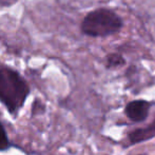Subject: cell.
<instances>
[{"label":"cell","instance_id":"1","mask_svg":"<svg viewBox=\"0 0 155 155\" xmlns=\"http://www.w3.org/2000/svg\"><path fill=\"white\" fill-rule=\"evenodd\" d=\"M30 93L25 80L16 71L6 67H0V101L10 113L21 108Z\"/></svg>","mask_w":155,"mask_h":155},{"label":"cell","instance_id":"2","mask_svg":"<svg viewBox=\"0 0 155 155\" xmlns=\"http://www.w3.org/2000/svg\"><path fill=\"white\" fill-rule=\"evenodd\" d=\"M123 25V20L116 13L108 8H98L84 18L81 31L91 37H106L118 33Z\"/></svg>","mask_w":155,"mask_h":155},{"label":"cell","instance_id":"3","mask_svg":"<svg viewBox=\"0 0 155 155\" xmlns=\"http://www.w3.org/2000/svg\"><path fill=\"white\" fill-rule=\"evenodd\" d=\"M153 102L145 99H135L128 102L124 108V115L132 123H143L149 116Z\"/></svg>","mask_w":155,"mask_h":155},{"label":"cell","instance_id":"4","mask_svg":"<svg viewBox=\"0 0 155 155\" xmlns=\"http://www.w3.org/2000/svg\"><path fill=\"white\" fill-rule=\"evenodd\" d=\"M127 138L131 146L145 143L147 140L155 138V116L150 124L130 131L127 135Z\"/></svg>","mask_w":155,"mask_h":155},{"label":"cell","instance_id":"5","mask_svg":"<svg viewBox=\"0 0 155 155\" xmlns=\"http://www.w3.org/2000/svg\"><path fill=\"white\" fill-rule=\"evenodd\" d=\"M126 64V60L120 54L112 53L107 56L106 68L107 69H118Z\"/></svg>","mask_w":155,"mask_h":155},{"label":"cell","instance_id":"6","mask_svg":"<svg viewBox=\"0 0 155 155\" xmlns=\"http://www.w3.org/2000/svg\"><path fill=\"white\" fill-rule=\"evenodd\" d=\"M8 135L6 132L4 130L3 126L0 124V151H3L6 150L8 148Z\"/></svg>","mask_w":155,"mask_h":155},{"label":"cell","instance_id":"7","mask_svg":"<svg viewBox=\"0 0 155 155\" xmlns=\"http://www.w3.org/2000/svg\"><path fill=\"white\" fill-rule=\"evenodd\" d=\"M138 155H148V154H146V153H143V154H138Z\"/></svg>","mask_w":155,"mask_h":155}]
</instances>
